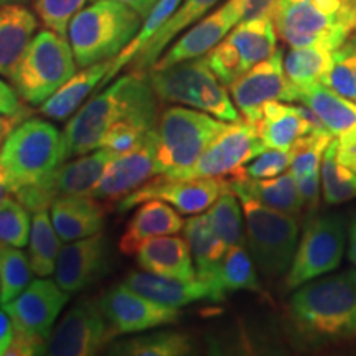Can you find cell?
I'll list each match as a JSON object with an SVG mask.
<instances>
[{"label": "cell", "instance_id": "1", "mask_svg": "<svg viewBox=\"0 0 356 356\" xmlns=\"http://www.w3.org/2000/svg\"><path fill=\"white\" fill-rule=\"evenodd\" d=\"M157 99L149 76L142 71H131L119 78L84 104L66 124L65 160L101 149L104 134L118 122L131 121L147 131L157 129Z\"/></svg>", "mask_w": 356, "mask_h": 356}, {"label": "cell", "instance_id": "2", "mask_svg": "<svg viewBox=\"0 0 356 356\" xmlns=\"http://www.w3.org/2000/svg\"><path fill=\"white\" fill-rule=\"evenodd\" d=\"M289 317L309 345L356 340V270L314 279L297 287Z\"/></svg>", "mask_w": 356, "mask_h": 356}, {"label": "cell", "instance_id": "3", "mask_svg": "<svg viewBox=\"0 0 356 356\" xmlns=\"http://www.w3.org/2000/svg\"><path fill=\"white\" fill-rule=\"evenodd\" d=\"M144 20L118 0H92L68 26L70 44L79 68L113 60L139 33Z\"/></svg>", "mask_w": 356, "mask_h": 356}, {"label": "cell", "instance_id": "4", "mask_svg": "<svg viewBox=\"0 0 356 356\" xmlns=\"http://www.w3.org/2000/svg\"><path fill=\"white\" fill-rule=\"evenodd\" d=\"M273 22L291 47L337 50L353 33L351 0H279Z\"/></svg>", "mask_w": 356, "mask_h": 356}, {"label": "cell", "instance_id": "5", "mask_svg": "<svg viewBox=\"0 0 356 356\" xmlns=\"http://www.w3.org/2000/svg\"><path fill=\"white\" fill-rule=\"evenodd\" d=\"M76 66L66 37L44 29L32 38L8 78L26 104L42 106L76 73Z\"/></svg>", "mask_w": 356, "mask_h": 356}, {"label": "cell", "instance_id": "6", "mask_svg": "<svg viewBox=\"0 0 356 356\" xmlns=\"http://www.w3.org/2000/svg\"><path fill=\"white\" fill-rule=\"evenodd\" d=\"M65 162V137L43 119H30L15 127L0 150V168L12 193L42 180Z\"/></svg>", "mask_w": 356, "mask_h": 356}, {"label": "cell", "instance_id": "7", "mask_svg": "<svg viewBox=\"0 0 356 356\" xmlns=\"http://www.w3.org/2000/svg\"><path fill=\"white\" fill-rule=\"evenodd\" d=\"M226 124L198 109L168 108L157 124V170L177 178L195 165Z\"/></svg>", "mask_w": 356, "mask_h": 356}, {"label": "cell", "instance_id": "8", "mask_svg": "<svg viewBox=\"0 0 356 356\" xmlns=\"http://www.w3.org/2000/svg\"><path fill=\"white\" fill-rule=\"evenodd\" d=\"M149 79L160 101L190 106L226 122L241 119L225 84L216 78L204 58H195L165 70H152Z\"/></svg>", "mask_w": 356, "mask_h": 356}, {"label": "cell", "instance_id": "9", "mask_svg": "<svg viewBox=\"0 0 356 356\" xmlns=\"http://www.w3.org/2000/svg\"><path fill=\"white\" fill-rule=\"evenodd\" d=\"M238 198L246 221L249 254L264 277H279L289 270L296 256L299 222L296 216L267 208L244 195Z\"/></svg>", "mask_w": 356, "mask_h": 356}, {"label": "cell", "instance_id": "10", "mask_svg": "<svg viewBox=\"0 0 356 356\" xmlns=\"http://www.w3.org/2000/svg\"><path fill=\"white\" fill-rule=\"evenodd\" d=\"M119 154L113 150L101 147L96 152L92 150L89 154L79 155V159L66 163V165L56 167L42 180L22 186L12 195L32 213L47 210L55 200L61 197L91 195V191L96 188L111 162Z\"/></svg>", "mask_w": 356, "mask_h": 356}, {"label": "cell", "instance_id": "11", "mask_svg": "<svg viewBox=\"0 0 356 356\" xmlns=\"http://www.w3.org/2000/svg\"><path fill=\"white\" fill-rule=\"evenodd\" d=\"M345 251V226L340 216H314L305 222L300 243L286 277L287 289L330 274L340 266Z\"/></svg>", "mask_w": 356, "mask_h": 356}, {"label": "cell", "instance_id": "12", "mask_svg": "<svg viewBox=\"0 0 356 356\" xmlns=\"http://www.w3.org/2000/svg\"><path fill=\"white\" fill-rule=\"evenodd\" d=\"M266 149L256 124L243 118L226 124L195 165L177 178H228Z\"/></svg>", "mask_w": 356, "mask_h": 356}, {"label": "cell", "instance_id": "13", "mask_svg": "<svg viewBox=\"0 0 356 356\" xmlns=\"http://www.w3.org/2000/svg\"><path fill=\"white\" fill-rule=\"evenodd\" d=\"M225 188V178H170L160 173L124 197L118 204V211L126 213L147 200H162L173 204L181 215H198L207 211Z\"/></svg>", "mask_w": 356, "mask_h": 356}, {"label": "cell", "instance_id": "14", "mask_svg": "<svg viewBox=\"0 0 356 356\" xmlns=\"http://www.w3.org/2000/svg\"><path fill=\"white\" fill-rule=\"evenodd\" d=\"M115 335L99 304L81 300L66 312L48 337L44 353L51 356L96 355Z\"/></svg>", "mask_w": 356, "mask_h": 356}, {"label": "cell", "instance_id": "15", "mask_svg": "<svg viewBox=\"0 0 356 356\" xmlns=\"http://www.w3.org/2000/svg\"><path fill=\"white\" fill-rule=\"evenodd\" d=\"M229 92L243 118L254 124L259 121L262 106L267 101H297L296 88L289 83L284 71L282 50L248 70L229 84Z\"/></svg>", "mask_w": 356, "mask_h": 356}, {"label": "cell", "instance_id": "16", "mask_svg": "<svg viewBox=\"0 0 356 356\" xmlns=\"http://www.w3.org/2000/svg\"><path fill=\"white\" fill-rule=\"evenodd\" d=\"M68 300L70 293L58 286L56 280L37 279L19 297L2 307L10 315L15 333L47 343L53 323Z\"/></svg>", "mask_w": 356, "mask_h": 356}, {"label": "cell", "instance_id": "17", "mask_svg": "<svg viewBox=\"0 0 356 356\" xmlns=\"http://www.w3.org/2000/svg\"><path fill=\"white\" fill-rule=\"evenodd\" d=\"M99 307L115 337L173 325L180 318L177 307L147 299L126 284L109 289L99 300Z\"/></svg>", "mask_w": 356, "mask_h": 356}, {"label": "cell", "instance_id": "18", "mask_svg": "<svg viewBox=\"0 0 356 356\" xmlns=\"http://www.w3.org/2000/svg\"><path fill=\"white\" fill-rule=\"evenodd\" d=\"M157 173V129H155L139 147L131 152L119 154L111 162L91 195L108 207L114 202H121L124 197L140 188Z\"/></svg>", "mask_w": 356, "mask_h": 356}, {"label": "cell", "instance_id": "19", "mask_svg": "<svg viewBox=\"0 0 356 356\" xmlns=\"http://www.w3.org/2000/svg\"><path fill=\"white\" fill-rule=\"evenodd\" d=\"M111 246L104 234L70 241L60 249L55 280L63 291L76 293L109 274Z\"/></svg>", "mask_w": 356, "mask_h": 356}, {"label": "cell", "instance_id": "20", "mask_svg": "<svg viewBox=\"0 0 356 356\" xmlns=\"http://www.w3.org/2000/svg\"><path fill=\"white\" fill-rule=\"evenodd\" d=\"M239 24L233 7L228 2L218 8L211 15L204 17L193 25V29L184 33L178 42L168 48L163 56H160L152 70H165L184 61L202 58L211 51L218 43L226 38L231 30Z\"/></svg>", "mask_w": 356, "mask_h": 356}, {"label": "cell", "instance_id": "21", "mask_svg": "<svg viewBox=\"0 0 356 356\" xmlns=\"http://www.w3.org/2000/svg\"><path fill=\"white\" fill-rule=\"evenodd\" d=\"M256 127L267 149L280 150H291L300 137L327 129L307 106L300 108L279 101H267L262 106Z\"/></svg>", "mask_w": 356, "mask_h": 356}, {"label": "cell", "instance_id": "22", "mask_svg": "<svg viewBox=\"0 0 356 356\" xmlns=\"http://www.w3.org/2000/svg\"><path fill=\"white\" fill-rule=\"evenodd\" d=\"M104 220L106 204L92 195L61 197L51 204L53 228L65 243L101 233Z\"/></svg>", "mask_w": 356, "mask_h": 356}, {"label": "cell", "instance_id": "23", "mask_svg": "<svg viewBox=\"0 0 356 356\" xmlns=\"http://www.w3.org/2000/svg\"><path fill=\"white\" fill-rule=\"evenodd\" d=\"M184 225L180 211L168 207L167 202L147 200L127 222L126 233L119 239V251L124 256H136L149 239L180 233Z\"/></svg>", "mask_w": 356, "mask_h": 356}, {"label": "cell", "instance_id": "24", "mask_svg": "<svg viewBox=\"0 0 356 356\" xmlns=\"http://www.w3.org/2000/svg\"><path fill=\"white\" fill-rule=\"evenodd\" d=\"M124 284L147 299L177 309L198 300H213L211 289L198 277L195 280H178L142 269L129 273Z\"/></svg>", "mask_w": 356, "mask_h": 356}, {"label": "cell", "instance_id": "25", "mask_svg": "<svg viewBox=\"0 0 356 356\" xmlns=\"http://www.w3.org/2000/svg\"><path fill=\"white\" fill-rule=\"evenodd\" d=\"M140 269L178 280H195L197 269L186 239L178 236H157L149 239L136 254Z\"/></svg>", "mask_w": 356, "mask_h": 356}, {"label": "cell", "instance_id": "26", "mask_svg": "<svg viewBox=\"0 0 356 356\" xmlns=\"http://www.w3.org/2000/svg\"><path fill=\"white\" fill-rule=\"evenodd\" d=\"M181 231H184L186 243L190 246L191 257L195 261L197 277L203 280L213 292V279H215L222 257L228 251V246L213 229L208 215H197L190 218ZM213 300H216L215 292H213Z\"/></svg>", "mask_w": 356, "mask_h": 356}, {"label": "cell", "instance_id": "27", "mask_svg": "<svg viewBox=\"0 0 356 356\" xmlns=\"http://www.w3.org/2000/svg\"><path fill=\"white\" fill-rule=\"evenodd\" d=\"M218 2L220 0H184L181 6H178L177 10L172 13L170 19L162 25V29L145 43V47L131 61L132 71L152 70V66L157 63V60L162 55V51L168 47V43L178 33L184 32L186 26L202 20Z\"/></svg>", "mask_w": 356, "mask_h": 356}, {"label": "cell", "instance_id": "28", "mask_svg": "<svg viewBox=\"0 0 356 356\" xmlns=\"http://www.w3.org/2000/svg\"><path fill=\"white\" fill-rule=\"evenodd\" d=\"M37 26V17L24 3L0 7V74H10L32 42Z\"/></svg>", "mask_w": 356, "mask_h": 356}, {"label": "cell", "instance_id": "29", "mask_svg": "<svg viewBox=\"0 0 356 356\" xmlns=\"http://www.w3.org/2000/svg\"><path fill=\"white\" fill-rule=\"evenodd\" d=\"M226 180V178H225ZM229 188L236 195H244L267 208L286 215L297 216L304 210L299 186L292 173H280L277 177L264 178V180H226Z\"/></svg>", "mask_w": 356, "mask_h": 356}, {"label": "cell", "instance_id": "30", "mask_svg": "<svg viewBox=\"0 0 356 356\" xmlns=\"http://www.w3.org/2000/svg\"><path fill=\"white\" fill-rule=\"evenodd\" d=\"M113 60L101 61V63L86 66L79 73H74L63 86L47 99L40 108L44 118L53 119V121H65L83 104L89 92L101 84L111 68Z\"/></svg>", "mask_w": 356, "mask_h": 356}, {"label": "cell", "instance_id": "31", "mask_svg": "<svg viewBox=\"0 0 356 356\" xmlns=\"http://www.w3.org/2000/svg\"><path fill=\"white\" fill-rule=\"evenodd\" d=\"M297 101L307 106L333 136L356 126V102L338 95L327 84L317 83L302 89Z\"/></svg>", "mask_w": 356, "mask_h": 356}, {"label": "cell", "instance_id": "32", "mask_svg": "<svg viewBox=\"0 0 356 356\" xmlns=\"http://www.w3.org/2000/svg\"><path fill=\"white\" fill-rule=\"evenodd\" d=\"M226 40L238 51L246 71L277 51V32L270 17L239 22Z\"/></svg>", "mask_w": 356, "mask_h": 356}, {"label": "cell", "instance_id": "33", "mask_svg": "<svg viewBox=\"0 0 356 356\" xmlns=\"http://www.w3.org/2000/svg\"><path fill=\"white\" fill-rule=\"evenodd\" d=\"M256 269L254 261L244 248V243L229 246L213 279L215 299L222 300L228 292H262Z\"/></svg>", "mask_w": 356, "mask_h": 356}, {"label": "cell", "instance_id": "34", "mask_svg": "<svg viewBox=\"0 0 356 356\" xmlns=\"http://www.w3.org/2000/svg\"><path fill=\"white\" fill-rule=\"evenodd\" d=\"M333 51L327 47H292L284 56V71L297 96L312 84L323 83L333 65Z\"/></svg>", "mask_w": 356, "mask_h": 356}, {"label": "cell", "instance_id": "35", "mask_svg": "<svg viewBox=\"0 0 356 356\" xmlns=\"http://www.w3.org/2000/svg\"><path fill=\"white\" fill-rule=\"evenodd\" d=\"M29 246V259L33 273L38 277H48L55 273L61 244L60 236L53 228L51 216H48L47 210L35 213Z\"/></svg>", "mask_w": 356, "mask_h": 356}, {"label": "cell", "instance_id": "36", "mask_svg": "<svg viewBox=\"0 0 356 356\" xmlns=\"http://www.w3.org/2000/svg\"><path fill=\"white\" fill-rule=\"evenodd\" d=\"M193 351L190 337L180 332L147 333L113 345V355L127 356H184Z\"/></svg>", "mask_w": 356, "mask_h": 356}, {"label": "cell", "instance_id": "37", "mask_svg": "<svg viewBox=\"0 0 356 356\" xmlns=\"http://www.w3.org/2000/svg\"><path fill=\"white\" fill-rule=\"evenodd\" d=\"M180 3L181 0H159V2L155 3L152 12H150L149 17L144 20V26L139 30V33L134 37L132 42L129 43L118 56L113 58V63H111V68L108 71V74H106V78L101 81V86H108V84L114 79L115 74H118L124 66L131 63L137 53L145 47V43L162 29V25L165 24L168 19H170L172 13L177 10V7L180 6Z\"/></svg>", "mask_w": 356, "mask_h": 356}, {"label": "cell", "instance_id": "38", "mask_svg": "<svg viewBox=\"0 0 356 356\" xmlns=\"http://www.w3.org/2000/svg\"><path fill=\"white\" fill-rule=\"evenodd\" d=\"M322 193L328 204H338L356 198V172L337 159V140H332L322 160Z\"/></svg>", "mask_w": 356, "mask_h": 356}, {"label": "cell", "instance_id": "39", "mask_svg": "<svg viewBox=\"0 0 356 356\" xmlns=\"http://www.w3.org/2000/svg\"><path fill=\"white\" fill-rule=\"evenodd\" d=\"M207 215L210 218L213 229L226 243V246L229 248L233 244L244 243L243 207L238 195L229 188L228 181H226V188L222 190L216 202L211 204L210 211Z\"/></svg>", "mask_w": 356, "mask_h": 356}, {"label": "cell", "instance_id": "40", "mask_svg": "<svg viewBox=\"0 0 356 356\" xmlns=\"http://www.w3.org/2000/svg\"><path fill=\"white\" fill-rule=\"evenodd\" d=\"M32 266L20 248L0 244V304L19 297L32 282Z\"/></svg>", "mask_w": 356, "mask_h": 356}, {"label": "cell", "instance_id": "41", "mask_svg": "<svg viewBox=\"0 0 356 356\" xmlns=\"http://www.w3.org/2000/svg\"><path fill=\"white\" fill-rule=\"evenodd\" d=\"M333 134L327 129L323 131H315L300 137L291 149L292 160H291V173L297 180L312 175L318 172L322 167V160L325 150L332 144Z\"/></svg>", "mask_w": 356, "mask_h": 356}, {"label": "cell", "instance_id": "42", "mask_svg": "<svg viewBox=\"0 0 356 356\" xmlns=\"http://www.w3.org/2000/svg\"><path fill=\"white\" fill-rule=\"evenodd\" d=\"M323 84L356 102V35L351 33L333 51V65Z\"/></svg>", "mask_w": 356, "mask_h": 356}, {"label": "cell", "instance_id": "43", "mask_svg": "<svg viewBox=\"0 0 356 356\" xmlns=\"http://www.w3.org/2000/svg\"><path fill=\"white\" fill-rule=\"evenodd\" d=\"M29 210L17 198H6L0 204V244L25 248L30 241Z\"/></svg>", "mask_w": 356, "mask_h": 356}, {"label": "cell", "instance_id": "44", "mask_svg": "<svg viewBox=\"0 0 356 356\" xmlns=\"http://www.w3.org/2000/svg\"><path fill=\"white\" fill-rule=\"evenodd\" d=\"M291 150L266 149L226 180H264L277 177L291 167Z\"/></svg>", "mask_w": 356, "mask_h": 356}, {"label": "cell", "instance_id": "45", "mask_svg": "<svg viewBox=\"0 0 356 356\" xmlns=\"http://www.w3.org/2000/svg\"><path fill=\"white\" fill-rule=\"evenodd\" d=\"M84 3L86 0H33L38 19L47 29L60 33L61 37L68 35L70 22L81 10Z\"/></svg>", "mask_w": 356, "mask_h": 356}, {"label": "cell", "instance_id": "46", "mask_svg": "<svg viewBox=\"0 0 356 356\" xmlns=\"http://www.w3.org/2000/svg\"><path fill=\"white\" fill-rule=\"evenodd\" d=\"M204 60H207L208 66L225 86L233 84L236 79L246 73V68H244L238 51L234 50L233 44L226 38L218 43L211 51H208L204 55Z\"/></svg>", "mask_w": 356, "mask_h": 356}, {"label": "cell", "instance_id": "47", "mask_svg": "<svg viewBox=\"0 0 356 356\" xmlns=\"http://www.w3.org/2000/svg\"><path fill=\"white\" fill-rule=\"evenodd\" d=\"M150 132L152 131H147V129L137 126V124L131 121L118 122L104 134L101 147L102 149L113 150L115 154L131 152V150L139 147L147 139Z\"/></svg>", "mask_w": 356, "mask_h": 356}, {"label": "cell", "instance_id": "48", "mask_svg": "<svg viewBox=\"0 0 356 356\" xmlns=\"http://www.w3.org/2000/svg\"><path fill=\"white\" fill-rule=\"evenodd\" d=\"M239 22L270 17L273 19L279 0H228Z\"/></svg>", "mask_w": 356, "mask_h": 356}, {"label": "cell", "instance_id": "49", "mask_svg": "<svg viewBox=\"0 0 356 356\" xmlns=\"http://www.w3.org/2000/svg\"><path fill=\"white\" fill-rule=\"evenodd\" d=\"M320 184H322V177L318 175V172L297 180L302 203H304V208H307L309 211L317 210L320 202Z\"/></svg>", "mask_w": 356, "mask_h": 356}, {"label": "cell", "instance_id": "50", "mask_svg": "<svg viewBox=\"0 0 356 356\" xmlns=\"http://www.w3.org/2000/svg\"><path fill=\"white\" fill-rule=\"evenodd\" d=\"M337 159L356 172V126L340 134L337 139Z\"/></svg>", "mask_w": 356, "mask_h": 356}, {"label": "cell", "instance_id": "51", "mask_svg": "<svg viewBox=\"0 0 356 356\" xmlns=\"http://www.w3.org/2000/svg\"><path fill=\"white\" fill-rule=\"evenodd\" d=\"M29 111L30 109L20 102L17 89L0 79V115H17L29 113Z\"/></svg>", "mask_w": 356, "mask_h": 356}, {"label": "cell", "instance_id": "52", "mask_svg": "<svg viewBox=\"0 0 356 356\" xmlns=\"http://www.w3.org/2000/svg\"><path fill=\"white\" fill-rule=\"evenodd\" d=\"M13 322L6 309L0 310V355H6L13 340Z\"/></svg>", "mask_w": 356, "mask_h": 356}, {"label": "cell", "instance_id": "53", "mask_svg": "<svg viewBox=\"0 0 356 356\" xmlns=\"http://www.w3.org/2000/svg\"><path fill=\"white\" fill-rule=\"evenodd\" d=\"M30 115V111L29 113H22V114H17V115H0V145H2V142L7 139L8 136H10V132L15 129V126H20L22 122H24V119H26Z\"/></svg>", "mask_w": 356, "mask_h": 356}, {"label": "cell", "instance_id": "54", "mask_svg": "<svg viewBox=\"0 0 356 356\" xmlns=\"http://www.w3.org/2000/svg\"><path fill=\"white\" fill-rule=\"evenodd\" d=\"M118 2L124 3V6L131 7L136 10L142 19H147L149 17V13L152 12V8L155 7V3L159 2V0H118Z\"/></svg>", "mask_w": 356, "mask_h": 356}, {"label": "cell", "instance_id": "55", "mask_svg": "<svg viewBox=\"0 0 356 356\" xmlns=\"http://www.w3.org/2000/svg\"><path fill=\"white\" fill-rule=\"evenodd\" d=\"M348 257L356 266V221L350 228V243H348Z\"/></svg>", "mask_w": 356, "mask_h": 356}, {"label": "cell", "instance_id": "56", "mask_svg": "<svg viewBox=\"0 0 356 356\" xmlns=\"http://www.w3.org/2000/svg\"><path fill=\"white\" fill-rule=\"evenodd\" d=\"M10 193H12L10 186H8L6 177H2V178H0V204L3 203V200L10 197Z\"/></svg>", "mask_w": 356, "mask_h": 356}, {"label": "cell", "instance_id": "57", "mask_svg": "<svg viewBox=\"0 0 356 356\" xmlns=\"http://www.w3.org/2000/svg\"><path fill=\"white\" fill-rule=\"evenodd\" d=\"M351 19H353V33L356 35V0H351Z\"/></svg>", "mask_w": 356, "mask_h": 356}, {"label": "cell", "instance_id": "58", "mask_svg": "<svg viewBox=\"0 0 356 356\" xmlns=\"http://www.w3.org/2000/svg\"><path fill=\"white\" fill-rule=\"evenodd\" d=\"M29 2V0H0V7H3V6H12V3H25Z\"/></svg>", "mask_w": 356, "mask_h": 356}, {"label": "cell", "instance_id": "59", "mask_svg": "<svg viewBox=\"0 0 356 356\" xmlns=\"http://www.w3.org/2000/svg\"><path fill=\"white\" fill-rule=\"evenodd\" d=\"M3 177V172H2V168H0V178H2Z\"/></svg>", "mask_w": 356, "mask_h": 356}]
</instances>
